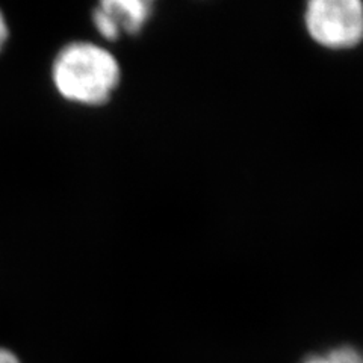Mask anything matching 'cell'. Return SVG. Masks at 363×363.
I'll return each mask as SVG.
<instances>
[{
  "label": "cell",
  "mask_w": 363,
  "mask_h": 363,
  "mask_svg": "<svg viewBox=\"0 0 363 363\" xmlns=\"http://www.w3.org/2000/svg\"><path fill=\"white\" fill-rule=\"evenodd\" d=\"M330 363H363V351L353 345H340L325 354Z\"/></svg>",
  "instance_id": "277c9868"
},
{
  "label": "cell",
  "mask_w": 363,
  "mask_h": 363,
  "mask_svg": "<svg viewBox=\"0 0 363 363\" xmlns=\"http://www.w3.org/2000/svg\"><path fill=\"white\" fill-rule=\"evenodd\" d=\"M9 37V29H8V21L0 9V50L4 49V45Z\"/></svg>",
  "instance_id": "5b68a950"
},
{
  "label": "cell",
  "mask_w": 363,
  "mask_h": 363,
  "mask_svg": "<svg viewBox=\"0 0 363 363\" xmlns=\"http://www.w3.org/2000/svg\"><path fill=\"white\" fill-rule=\"evenodd\" d=\"M0 363H21L13 351L0 348Z\"/></svg>",
  "instance_id": "8992f818"
},
{
  "label": "cell",
  "mask_w": 363,
  "mask_h": 363,
  "mask_svg": "<svg viewBox=\"0 0 363 363\" xmlns=\"http://www.w3.org/2000/svg\"><path fill=\"white\" fill-rule=\"evenodd\" d=\"M121 68L111 52L94 43L74 41L64 45L52 64L56 91L68 101L100 106L120 85Z\"/></svg>",
  "instance_id": "6da1fadb"
},
{
  "label": "cell",
  "mask_w": 363,
  "mask_h": 363,
  "mask_svg": "<svg viewBox=\"0 0 363 363\" xmlns=\"http://www.w3.org/2000/svg\"><path fill=\"white\" fill-rule=\"evenodd\" d=\"M304 23L309 35L328 49H351L363 41V4L359 0H312Z\"/></svg>",
  "instance_id": "7a4b0ae2"
},
{
  "label": "cell",
  "mask_w": 363,
  "mask_h": 363,
  "mask_svg": "<svg viewBox=\"0 0 363 363\" xmlns=\"http://www.w3.org/2000/svg\"><path fill=\"white\" fill-rule=\"evenodd\" d=\"M301 363H330V362H328V359H327L325 356H318V354H313V356L306 357Z\"/></svg>",
  "instance_id": "52a82bcc"
},
{
  "label": "cell",
  "mask_w": 363,
  "mask_h": 363,
  "mask_svg": "<svg viewBox=\"0 0 363 363\" xmlns=\"http://www.w3.org/2000/svg\"><path fill=\"white\" fill-rule=\"evenodd\" d=\"M153 14L149 0H106L93 13L97 32L106 40H117L121 33L135 35L144 29Z\"/></svg>",
  "instance_id": "3957f363"
}]
</instances>
